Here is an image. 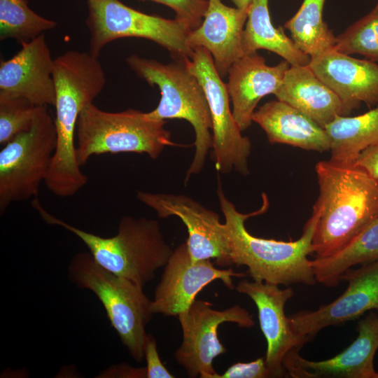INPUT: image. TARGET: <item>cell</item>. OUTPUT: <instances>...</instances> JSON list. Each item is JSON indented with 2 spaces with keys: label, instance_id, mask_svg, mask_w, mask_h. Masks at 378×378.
Masks as SVG:
<instances>
[{
  "label": "cell",
  "instance_id": "cb8c5ba5",
  "mask_svg": "<svg viewBox=\"0 0 378 378\" xmlns=\"http://www.w3.org/2000/svg\"><path fill=\"white\" fill-rule=\"evenodd\" d=\"M330 160L354 164L360 152L378 143V105L356 116H339L325 127Z\"/></svg>",
  "mask_w": 378,
  "mask_h": 378
},
{
  "label": "cell",
  "instance_id": "4dcf8cb0",
  "mask_svg": "<svg viewBox=\"0 0 378 378\" xmlns=\"http://www.w3.org/2000/svg\"><path fill=\"white\" fill-rule=\"evenodd\" d=\"M272 377L265 358H258L248 363H237L230 366L216 378H266Z\"/></svg>",
  "mask_w": 378,
  "mask_h": 378
},
{
  "label": "cell",
  "instance_id": "3957f363",
  "mask_svg": "<svg viewBox=\"0 0 378 378\" xmlns=\"http://www.w3.org/2000/svg\"><path fill=\"white\" fill-rule=\"evenodd\" d=\"M217 195L225 217L232 264L244 265L254 281L288 286L293 284L313 286L316 280L308 255L313 253L312 239L319 213L313 209L305 223L301 237L295 241H284L260 238L248 232L246 220L260 215L269 207L265 194L260 208L249 214L238 211L225 195L218 183Z\"/></svg>",
  "mask_w": 378,
  "mask_h": 378
},
{
  "label": "cell",
  "instance_id": "1f68e13d",
  "mask_svg": "<svg viewBox=\"0 0 378 378\" xmlns=\"http://www.w3.org/2000/svg\"><path fill=\"white\" fill-rule=\"evenodd\" d=\"M144 359L146 362V378H174L162 363L155 337L147 334L144 345Z\"/></svg>",
  "mask_w": 378,
  "mask_h": 378
},
{
  "label": "cell",
  "instance_id": "5bb4252c",
  "mask_svg": "<svg viewBox=\"0 0 378 378\" xmlns=\"http://www.w3.org/2000/svg\"><path fill=\"white\" fill-rule=\"evenodd\" d=\"M348 286L335 300L316 310L301 311L289 321L298 335L310 339L322 329L360 318L365 312L378 310V260L345 272L341 281Z\"/></svg>",
  "mask_w": 378,
  "mask_h": 378
},
{
  "label": "cell",
  "instance_id": "f546056e",
  "mask_svg": "<svg viewBox=\"0 0 378 378\" xmlns=\"http://www.w3.org/2000/svg\"><path fill=\"white\" fill-rule=\"evenodd\" d=\"M149 1L164 4L174 10L176 13V18L186 22L192 31L197 29L201 24L209 6V0Z\"/></svg>",
  "mask_w": 378,
  "mask_h": 378
},
{
  "label": "cell",
  "instance_id": "7402d4cb",
  "mask_svg": "<svg viewBox=\"0 0 378 378\" xmlns=\"http://www.w3.org/2000/svg\"><path fill=\"white\" fill-rule=\"evenodd\" d=\"M325 127L339 116H346L339 97L313 72L309 64L290 66L274 94Z\"/></svg>",
  "mask_w": 378,
  "mask_h": 378
},
{
  "label": "cell",
  "instance_id": "8992f818",
  "mask_svg": "<svg viewBox=\"0 0 378 378\" xmlns=\"http://www.w3.org/2000/svg\"><path fill=\"white\" fill-rule=\"evenodd\" d=\"M166 121L135 109L108 112L93 102L81 111L76 125V154L80 166L94 155L146 153L158 158L167 146H188L171 139Z\"/></svg>",
  "mask_w": 378,
  "mask_h": 378
},
{
  "label": "cell",
  "instance_id": "6da1fadb",
  "mask_svg": "<svg viewBox=\"0 0 378 378\" xmlns=\"http://www.w3.org/2000/svg\"><path fill=\"white\" fill-rule=\"evenodd\" d=\"M53 78L57 145L44 183L55 195L68 197L88 183L76 158V125L83 108L104 88L106 76L98 57L90 52L71 50L55 59Z\"/></svg>",
  "mask_w": 378,
  "mask_h": 378
},
{
  "label": "cell",
  "instance_id": "836d02e7",
  "mask_svg": "<svg viewBox=\"0 0 378 378\" xmlns=\"http://www.w3.org/2000/svg\"><path fill=\"white\" fill-rule=\"evenodd\" d=\"M97 377L146 378V367L136 368L127 364H118L102 371Z\"/></svg>",
  "mask_w": 378,
  "mask_h": 378
},
{
  "label": "cell",
  "instance_id": "5b68a950",
  "mask_svg": "<svg viewBox=\"0 0 378 378\" xmlns=\"http://www.w3.org/2000/svg\"><path fill=\"white\" fill-rule=\"evenodd\" d=\"M127 62L136 75L161 94L158 106L148 112L153 118L184 119L195 132V153L186 172L185 183L190 176L202 170L208 152L213 147L212 120L206 94L198 79L188 70L184 59L172 63L132 55Z\"/></svg>",
  "mask_w": 378,
  "mask_h": 378
},
{
  "label": "cell",
  "instance_id": "4316f807",
  "mask_svg": "<svg viewBox=\"0 0 378 378\" xmlns=\"http://www.w3.org/2000/svg\"><path fill=\"white\" fill-rule=\"evenodd\" d=\"M57 23L31 9L25 0H0V38L28 42L52 29Z\"/></svg>",
  "mask_w": 378,
  "mask_h": 378
},
{
  "label": "cell",
  "instance_id": "9a60e30c",
  "mask_svg": "<svg viewBox=\"0 0 378 378\" xmlns=\"http://www.w3.org/2000/svg\"><path fill=\"white\" fill-rule=\"evenodd\" d=\"M235 289L248 296L257 307L260 327L267 342L265 358L271 377L288 375L283 366L285 356L294 349L300 350L309 340L295 333L285 314V304L293 297V290L254 280H243Z\"/></svg>",
  "mask_w": 378,
  "mask_h": 378
},
{
  "label": "cell",
  "instance_id": "484cf974",
  "mask_svg": "<svg viewBox=\"0 0 378 378\" xmlns=\"http://www.w3.org/2000/svg\"><path fill=\"white\" fill-rule=\"evenodd\" d=\"M326 0H304L284 25L297 46L311 58L333 48L336 36L323 19Z\"/></svg>",
  "mask_w": 378,
  "mask_h": 378
},
{
  "label": "cell",
  "instance_id": "d4e9b609",
  "mask_svg": "<svg viewBox=\"0 0 378 378\" xmlns=\"http://www.w3.org/2000/svg\"><path fill=\"white\" fill-rule=\"evenodd\" d=\"M378 260V218L364 228L349 244L328 257L312 260L316 281L337 286L346 271L357 265Z\"/></svg>",
  "mask_w": 378,
  "mask_h": 378
},
{
  "label": "cell",
  "instance_id": "ac0fdd59",
  "mask_svg": "<svg viewBox=\"0 0 378 378\" xmlns=\"http://www.w3.org/2000/svg\"><path fill=\"white\" fill-rule=\"evenodd\" d=\"M309 66L342 101L345 115L360 107L378 104V64L331 48L311 58Z\"/></svg>",
  "mask_w": 378,
  "mask_h": 378
},
{
  "label": "cell",
  "instance_id": "8fae6325",
  "mask_svg": "<svg viewBox=\"0 0 378 378\" xmlns=\"http://www.w3.org/2000/svg\"><path fill=\"white\" fill-rule=\"evenodd\" d=\"M177 317L183 339L174 357L191 378H216L218 374L214 368V359L227 351L218 337L220 325L231 322L241 328H251L255 324L252 315L239 304L217 310L210 302L201 300H195Z\"/></svg>",
  "mask_w": 378,
  "mask_h": 378
},
{
  "label": "cell",
  "instance_id": "603a6c76",
  "mask_svg": "<svg viewBox=\"0 0 378 378\" xmlns=\"http://www.w3.org/2000/svg\"><path fill=\"white\" fill-rule=\"evenodd\" d=\"M242 48L244 55L258 50H270L287 61L290 66L307 65L311 57L302 52L281 27L272 23L268 0H254L248 10L244 29Z\"/></svg>",
  "mask_w": 378,
  "mask_h": 378
},
{
  "label": "cell",
  "instance_id": "83f0119b",
  "mask_svg": "<svg viewBox=\"0 0 378 378\" xmlns=\"http://www.w3.org/2000/svg\"><path fill=\"white\" fill-rule=\"evenodd\" d=\"M334 49L346 55L358 54L378 62V2L366 15L336 36Z\"/></svg>",
  "mask_w": 378,
  "mask_h": 378
},
{
  "label": "cell",
  "instance_id": "7a4b0ae2",
  "mask_svg": "<svg viewBox=\"0 0 378 378\" xmlns=\"http://www.w3.org/2000/svg\"><path fill=\"white\" fill-rule=\"evenodd\" d=\"M319 216L312 239L316 257L333 255L378 218V181L354 164L321 160L315 166Z\"/></svg>",
  "mask_w": 378,
  "mask_h": 378
},
{
  "label": "cell",
  "instance_id": "e575fe53",
  "mask_svg": "<svg viewBox=\"0 0 378 378\" xmlns=\"http://www.w3.org/2000/svg\"><path fill=\"white\" fill-rule=\"evenodd\" d=\"M237 8L248 10L254 0H230Z\"/></svg>",
  "mask_w": 378,
  "mask_h": 378
},
{
  "label": "cell",
  "instance_id": "ffe728a7",
  "mask_svg": "<svg viewBox=\"0 0 378 378\" xmlns=\"http://www.w3.org/2000/svg\"><path fill=\"white\" fill-rule=\"evenodd\" d=\"M247 16L248 10L229 7L221 0H209L201 24L188 35L193 49L201 47L210 52L221 77L244 55L242 38Z\"/></svg>",
  "mask_w": 378,
  "mask_h": 378
},
{
  "label": "cell",
  "instance_id": "2e32d148",
  "mask_svg": "<svg viewBox=\"0 0 378 378\" xmlns=\"http://www.w3.org/2000/svg\"><path fill=\"white\" fill-rule=\"evenodd\" d=\"M356 340L330 359L312 361L302 358L299 349L289 352L283 366L293 378H378L374 358L378 349V316L373 312L360 320Z\"/></svg>",
  "mask_w": 378,
  "mask_h": 378
},
{
  "label": "cell",
  "instance_id": "4fadbf2b",
  "mask_svg": "<svg viewBox=\"0 0 378 378\" xmlns=\"http://www.w3.org/2000/svg\"><path fill=\"white\" fill-rule=\"evenodd\" d=\"M232 268L220 270L210 260L192 261L186 242L172 253L154 290L150 310L153 314L177 316L189 308L197 295L210 283L220 280L229 289L234 288L232 277L244 276Z\"/></svg>",
  "mask_w": 378,
  "mask_h": 378
},
{
  "label": "cell",
  "instance_id": "7c38bea8",
  "mask_svg": "<svg viewBox=\"0 0 378 378\" xmlns=\"http://www.w3.org/2000/svg\"><path fill=\"white\" fill-rule=\"evenodd\" d=\"M139 202L153 209L161 218L175 216L186 226V241L192 261L215 259L219 266L232 265L225 223L220 216L184 195L155 193L138 190Z\"/></svg>",
  "mask_w": 378,
  "mask_h": 378
},
{
  "label": "cell",
  "instance_id": "f1b7e54d",
  "mask_svg": "<svg viewBox=\"0 0 378 378\" xmlns=\"http://www.w3.org/2000/svg\"><path fill=\"white\" fill-rule=\"evenodd\" d=\"M41 107L24 97L0 95L1 145H5L18 134L29 130Z\"/></svg>",
  "mask_w": 378,
  "mask_h": 378
},
{
  "label": "cell",
  "instance_id": "d6986e66",
  "mask_svg": "<svg viewBox=\"0 0 378 378\" xmlns=\"http://www.w3.org/2000/svg\"><path fill=\"white\" fill-rule=\"evenodd\" d=\"M290 66L284 59L268 66L265 58L255 52L243 55L230 66L227 88L233 117L241 132L251 126L259 101L277 90Z\"/></svg>",
  "mask_w": 378,
  "mask_h": 378
},
{
  "label": "cell",
  "instance_id": "30bf717a",
  "mask_svg": "<svg viewBox=\"0 0 378 378\" xmlns=\"http://www.w3.org/2000/svg\"><path fill=\"white\" fill-rule=\"evenodd\" d=\"M188 70L198 79L206 94L211 120L213 157L216 169L221 174L234 170L249 174L248 158L250 139L241 134L230 106L227 84L223 82L210 52L204 48H194L191 59H184Z\"/></svg>",
  "mask_w": 378,
  "mask_h": 378
},
{
  "label": "cell",
  "instance_id": "9c48e42d",
  "mask_svg": "<svg viewBox=\"0 0 378 378\" xmlns=\"http://www.w3.org/2000/svg\"><path fill=\"white\" fill-rule=\"evenodd\" d=\"M90 52L98 57L103 48L125 37L144 38L168 50L176 59H191L190 27L178 18L169 20L133 9L119 0H87Z\"/></svg>",
  "mask_w": 378,
  "mask_h": 378
},
{
  "label": "cell",
  "instance_id": "277c9868",
  "mask_svg": "<svg viewBox=\"0 0 378 378\" xmlns=\"http://www.w3.org/2000/svg\"><path fill=\"white\" fill-rule=\"evenodd\" d=\"M31 206L46 223L60 226L77 236L100 266L143 287L164 267L174 251L164 240L156 220L124 216L119 221L117 234L103 237L52 215L37 197L31 201Z\"/></svg>",
  "mask_w": 378,
  "mask_h": 378
},
{
  "label": "cell",
  "instance_id": "44dd1931",
  "mask_svg": "<svg viewBox=\"0 0 378 378\" xmlns=\"http://www.w3.org/2000/svg\"><path fill=\"white\" fill-rule=\"evenodd\" d=\"M252 120L264 130L271 144L330 151V139L325 128L286 102L277 99L264 104L255 111Z\"/></svg>",
  "mask_w": 378,
  "mask_h": 378
},
{
  "label": "cell",
  "instance_id": "52a82bcc",
  "mask_svg": "<svg viewBox=\"0 0 378 378\" xmlns=\"http://www.w3.org/2000/svg\"><path fill=\"white\" fill-rule=\"evenodd\" d=\"M68 277L77 287L97 296L130 355L141 362L148 334L146 326L153 316L151 300L144 287L104 269L90 252L74 255L68 266Z\"/></svg>",
  "mask_w": 378,
  "mask_h": 378
},
{
  "label": "cell",
  "instance_id": "ba28073f",
  "mask_svg": "<svg viewBox=\"0 0 378 378\" xmlns=\"http://www.w3.org/2000/svg\"><path fill=\"white\" fill-rule=\"evenodd\" d=\"M57 145L55 120L41 106L31 128L4 145L0 151V213L13 202L38 195Z\"/></svg>",
  "mask_w": 378,
  "mask_h": 378
},
{
  "label": "cell",
  "instance_id": "e0dca14e",
  "mask_svg": "<svg viewBox=\"0 0 378 378\" xmlns=\"http://www.w3.org/2000/svg\"><path fill=\"white\" fill-rule=\"evenodd\" d=\"M21 49L0 64V95L20 97L36 106H55L54 62L44 34L21 43Z\"/></svg>",
  "mask_w": 378,
  "mask_h": 378
},
{
  "label": "cell",
  "instance_id": "d6a6232c",
  "mask_svg": "<svg viewBox=\"0 0 378 378\" xmlns=\"http://www.w3.org/2000/svg\"><path fill=\"white\" fill-rule=\"evenodd\" d=\"M354 164L361 168L378 181V143L360 152Z\"/></svg>",
  "mask_w": 378,
  "mask_h": 378
}]
</instances>
